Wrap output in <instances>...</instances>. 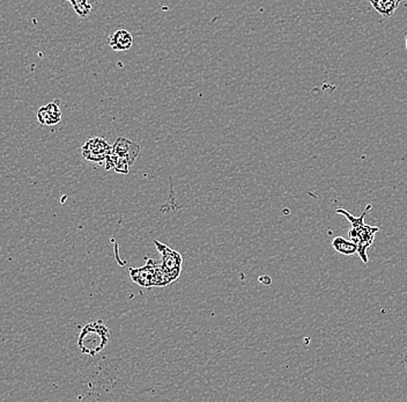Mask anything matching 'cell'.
I'll list each match as a JSON object with an SVG mask.
<instances>
[{
  "instance_id": "cell-1",
  "label": "cell",
  "mask_w": 407,
  "mask_h": 402,
  "mask_svg": "<svg viewBox=\"0 0 407 402\" xmlns=\"http://www.w3.org/2000/svg\"><path fill=\"white\" fill-rule=\"evenodd\" d=\"M110 341V330L101 319L88 322L81 328L78 337V346L83 355L96 356Z\"/></svg>"
},
{
  "instance_id": "cell-2",
  "label": "cell",
  "mask_w": 407,
  "mask_h": 402,
  "mask_svg": "<svg viewBox=\"0 0 407 402\" xmlns=\"http://www.w3.org/2000/svg\"><path fill=\"white\" fill-rule=\"evenodd\" d=\"M132 281L142 288L164 286L170 284V281L163 271L161 263L152 258H146V265L141 268H131L128 270Z\"/></svg>"
},
{
  "instance_id": "cell-3",
  "label": "cell",
  "mask_w": 407,
  "mask_h": 402,
  "mask_svg": "<svg viewBox=\"0 0 407 402\" xmlns=\"http://www.w3.org/2000/svg\"><path fill=\"white\" fill-rule=\"evenodd\" d=\"M154 244L157 251L161 254L162 268H163V271L165 272L166 277H168L171 283V282L177 279L180 272H182L183 257L177 251L170 248L164 243L157 241V240H154Z\"/></svg>"
},
{
  "instance_id": "cell-4",
  "label": "cell",
  "mask_w": 407,
  "mask_h": 402,
  "mask_svg": "<svg viewBox=\"0 0 407 402\" xmlns=\"http://www.w3.org/2000/svg\"><path fill=\"white\" fill-rule=\"evenodd\" d=\"M111 152H113V145L101 137L90 138L81 147L83 159L89 164L101 165L105 163Z\"/></svg>"
},
{
  "instance_id": "cell-5",
  "label": "cell",
  "mask_w": 407,
  "mask_h": 402,
  "mask_svg": "<svg viewBox=\"0 0 407 402\" xmlns=\"http://www.w3.org/2000/svg\"><path fill=\"white\" fill-rule=\"evenodd\" d=\"M379 231V228L376 226H370L364 224L361 229L350 228L348 231L349 239L358 244V254L363 263H368L369 258L367 255L368 248L372 246L375 239V234Z\"/></svg>"
},
{
  "instance_id": "cell-6",
  "label": "cell",
  "mask_w": 407,
  "mask_h": 402,
  "mask_svg": "<svg viewBox=\"0 0 407 402\" xmlns=\"http://www.w3.org/2000/svg\"><path fill=\"white\" fill-rule=\"evenodd\" d=\"M141 146L136 142H132L127 139V138L120 137L117 138L113 145V153L120 156L125 160H127L130 165H133L134 161L138 158V155L140 154Z\"/></svg>"
},
{
  "instance_id": "cell-7",
  "label": "cell",
  "mask_w": 407,
  "mask_h": 402,
  "mask_svg": "<svg viewBox=\"0 0 407 402\" xmlns=\"http://www.w3.org/2000/svg\"><path fill=\"white\" fill-rule=\"evenodd\" d=\"M37 121L41 126H55L62 121L59 100H54L37 110Z\"/></svg>"
},
{
  "instance_id": "cell-8",
  "label": "cell",
  "mask_w": 407,
  "mask_h": 402,
  "mask_svg": "<svg viewBox=\"0 0 407 402\" xmlns=\"http://www.w3.org/2000/svg\"><path fill=\"white\" fill-rule=\"evenodd\" d=\"M108 44L114 51H126L132 48L133 36L126 29L116 30L114 34L109 36Z\"/></svg>"
},
{
  "instance_id": "cell-9",
  "label": "cell",
  "mask_w": 407,
  "mask_h": 402,
  "mask_svg": "<svg viewBox=\"0 0 407 402\" xmlns=\"http://www.w3.org/2000/svg\"><path fill=\"white\" fill-rule=\"evenodd\" d=\"M369 3L372 4V6L378 14L390 18L395 14L400 4V0H369Z\"/></svg>"
},
{
  "instance_id": "cell-10",
  "label": "cell",
  "mask_w": 407,
  "mask_h": 402,
  "mask_svg": "<svg viewBox=\"0 0 407 402\" xmlns=\"http://www.w3.org/2000/svg\"><path fill=\"white\" fill-rule=\"evenodd\" d=\"M332 247L342 255H354L358 253V244L351 240H347L342 237H336L332 241Z\"/></svg>"
},
{
  "instance_id": "cell-11",
  "label": "cell",
  "mask_w": 407,
  "mask_h": 402,
  "mask_svg": "<svg viewBox=\"0 0 407 402\" xmlns=\"http://www.w3.org/2000/svg\"><path fill=\"white\" fill-rule=\"evenodd\" d=\"M71 4L74 12L80 18H87L90 14L92 10V5L89 3V0H66Z\"/></svg>"
},
{
  "instance_id": "cell-12",
  "label": "cell",
  "mask_w": 407,
  "mask_h": 402,
  "mask_svg": "<svg viewBox=\"0 0 407 402\" xmlns=\"http://www.w3.org/2000/svg\"><path fill=\"white\" fill-rule=\"evenodd\" d=\"M259 281L263 282V284H265V285H270V284L272 283L271 277H268L267 275H265V276H262V277H259Z\"/></svg>"
},
{
  "instance_id": "cell-13",
  "label": "cell",
  "mask_w": 407,
  "mask_h": 402,
  "mask_svg": "<svg viewBox=\"0 0 407 402\" xmlns=\"http://www.w3.org/2000/svg\"><path fill=\"white\" fill-rule=\"evenodd\" d=\"M404 363H405V369H406V371H407V351H406V354H405V358H404Z\"/></svg>"
},
{
  "instance_id": "cell-14",
  "label": "cell",
  "mask_w": 407,
  "mask_h": 402,
  "mask_svg": "<svg viewBox=\"0 0 407 402\" xmlns=\"http://www.w3.org/2000/svg\"><path fill=\"white\" fill-rule=\"evenodd\" d=\"M405 45H406V50H407V34L405 36Z\"/></svg>"
},
{
  "instance_id": "cell-15",
  "label": "cell",
  "mask_w": 407,
  "mask_h": 402,
  "mask_svg": "<svg viewBox=\"0 0 407 402\" xmlns=\"http://www.w3.org/2000/svg\"><path fill=\"white\" fill-rule=\"evenodd\" d=\"M400 2H402V0H400Z\"/></svg>"
}]
</instances>
